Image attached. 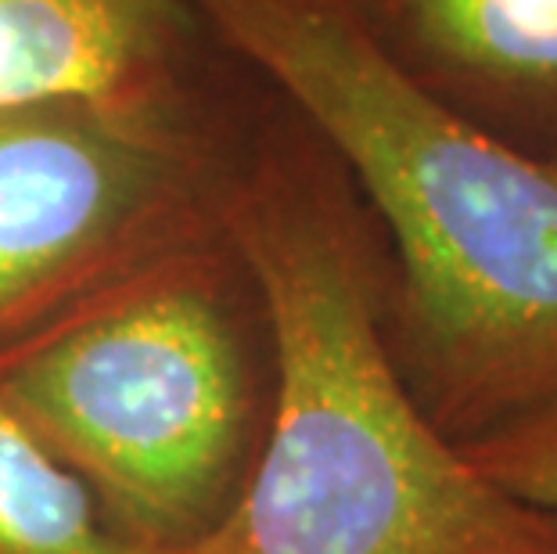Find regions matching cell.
<instances>
[{"label":"cell","instance_id":"1","mask_svg":"<svg viewBox=\"0 0 557 554\" xmlns=\"http://www.w3.org/2000/svg\"><path fill=\"white\" fill-rule=\"evenodd\" d=\"M216 220L256 288L274 407L252 476L184 554H557V515L465 457L388 342V245L317 130L263 79Z\"/></svg>","mask_w":557,"mask_h":554},{"label":"cell","instance_id":"2","mask_svg":"<svg viewBox=\"0 0 557 554\" xmlns=\"http://www.w3.org/2000/svg\"><path fill=\"white\" fill-rule=\"evenodd\" d=\"M342 162L388 245V342L468 446L557 404V159L485 134L385 62L342 0H191Z\"/></svg>","mask_w":557,"mask_h":554},{"label":"cell","instance_id":"3","mask_svg":"<svg viewBox=\"0 0 557 554\" xmlns=\"http://www.w3.org/2000/svg\"><path fill=\"white\" fill-rule=\"evenodd\" d=\"M223 231L151 259L0 357V404L120 533L191 547L231 508L248 429L242 303Z\"/></svg>","mask_w":557,"mask_h":554},{"label":"cell","instance_id":"4","mask_svg":"<svg viewBox=\"0 0 557 554\" xmlns=\"http://www.w3.org/2000/svg\"><path fill=\"white\" fill-rule=\"evenodd\" d=\"M227 151L79 101L0 109V349L216 234Z\"/></svg>","mask_w":557,"mask_h":554},{"label":"cell","instance_id":"5","mask_svg":"<svg viewBox=\"0 0 557 554\" xmlns=\"http://www.w3.org/2000/svg\"><path fill=\"white\" fill-rule=\"evenodd\" d=\"M256 90L191 0H0V109L79 101L231 140Z\"/></svg>","mask_w":557,"mask_h":554},{"label":"cell","instance_id":"6","mask_svg":"<svg viewBox=\"0 0 557 554\" xmlns=\"http://www.w3.org/2000/svg\"><path fill=\"white\" fill-rule=\"evenodd\" d=\"M360 33L446 109L557 159V0H342Z\"/></svg>","mask_w":557,"mask_h":554},{"label":"cell","instance_id":"7","mask_svg":"<svg viewBox=\"0 0 557 554\" xmlns=\"http://www.w3.org/2000/svg\"><path fill=\"white\" fill-rule=\"evenodd\" d=\"M0 554H184L120 533L87 487L0 404Z\"/></svg>","mask_w":557,"mask_h":554},{"label":"cell","instance_id":"8","mask_svg":"<svg viewBox=\"0 0 557 554\" xmlns=\"http://www.w3.org/2000/svg\"><path fill=\"white\" fill-rule=\"evenodd\" d=\"M460 451L515 501L557 515V404L482 435Z\"/></svg>","mask_w":557,"mask_h":554}]
</instances>
